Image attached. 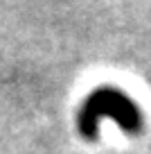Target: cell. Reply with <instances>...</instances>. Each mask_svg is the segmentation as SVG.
Listing matches in <instances>:
<instances>
[{
  "instance_id": "6da1fadb",
  "label": "cell",
  "mask_w": 151,
  "mask_h": 154,
  "mask_svg": "<svg viewBox=\"0 0 151 154\" xmlns=\"http://www.w3.org/2000/svg\"><path fill=\"white\" fill-rule=\"evenodd\" d=\"M99 118H113L126 134H140L142 129V113L138 104L117 86H99L84 100L77 116V127L84 138H97Z\"/></svg>"
}]
</instances>
